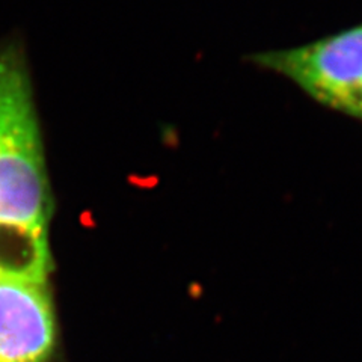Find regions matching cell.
I'll use <instances>...</instances> for the list:
<instances>
[{"label": "cell", "mask_w": 362, "mask_h": 362, "mask_svg": "<svg viewBox=\"0 0 362 362\" xmlns=\"http://www.w3.org/2000/svg\"><path fill=\"white\" fill-rule=\"evenodd\" d=\"M258 70L287 78L317 105L358 119L362 90V23L296 47L246 56Z\"/></svg>", "instance_id": "7a4b0ae2"}, {"label": "cell", "mask_w": 362, "mask_h": 362, "mask_svg": "<svg viewBox=\"0 0 362 362\" xmlns=\"http://www.w3.org/2000/svg\"><path fill=\"white\" fill-rule=\"evenodd\" d=\"M49 186L28 74L0 54V223L45 230Z\"/></svg>", "instance_id": "6da1fadb"}, {"label": "cell", "mask_w": 362, "mask_h": 362, "mask_svg": "<svg viewBox=\"0 0 362 362\" xmlns=\"http://www.w3.org/2000/svg\"><path fill=\"white\" fill-rule=\"evenodd\" d=\"M47 266L45 230L0 223V278L44 284Z\"/></svg>", "instance_id": "277c9868"}, {"label": "cell", "mask_w": 362, "mask_h": 362, "mask_svg": "<svg viewBox=\"0 0 362 362\" xmlns=\"http://www.w3.org/2000/svg\"><path fill=\"white\" fill-rule=\"evenodd\" d=\"M359 122H362V90H361V107H359V115H358V119Z\"/></svg>", "instance_id": "5b68a950"}, {"label": "cell", "mask_w": 362, "mask_h": 362, "mask_svg": "<svg viewBox=\"0 0 362 362\" xmlns=\"http://www.w3.org/2000/svg\"><path fill=\"white\" fill-rule=\"evenodd\" d=\"M53 346L54 315L45 286L0 278V362H45Z\"/></svg>", "instance_id": "3957f363"}]
</instances>
